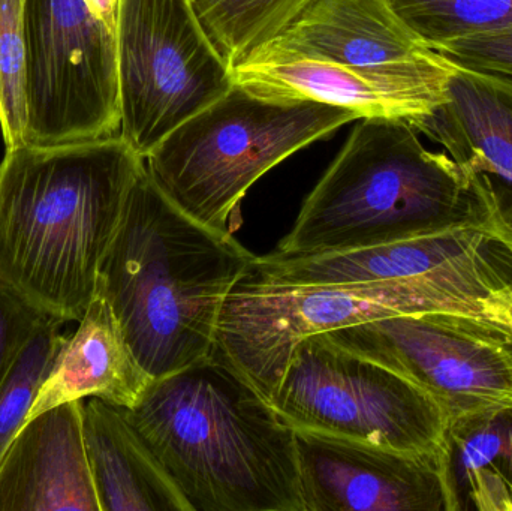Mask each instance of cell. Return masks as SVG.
Masks as SVG:
<instances>
[{
    "mask_svg": "<svg viewBox=\"0 0 512 511\" xmlns=\"http://www.w3.org/2000/svg\"><path fill=\"white\" fill-rule=\"evenodd\" d=\"M119 134L6 147L0 162V284L60 323H78L138 174Z\"/></svg>",
    "mask_w": 512,
    "mask_h": 511,
    "instance_id": "6da1fadb",
    "label": "cell"
},
{
    "mask_svg": "<svg viewBox=\"0 0 512 511\" xmlns=\"http://www.w3.org/2000/svg\"><path fill=\"white\" fill-rule=\"evenodd\" d=\"M255 258L233 234L179 209L144 167L96 294L113 309L144 371L159 380L212 356L225 302Z\"/></svg>",
    "mask_w": 512,
    "mask_h": 511,
    "instance_id": "7a4b0ae2",
    "label": "cell"
},
{
    "mask_svg": "<svg viewBox=\"0 0 512 511\" xmlns=\"http://www.w3.org/2000/svg\"><path fill=\"white\" fill-rule=\"evenodd\" d=\"M125 413L191 511H304L294 429L216 351Z\"/></svg>",
    "mask_w": 512,
    "mask_h": 511,
    "instance_id": "3957f363",
    "label": "cell"
},
{
    "mask_svg": "<svg viewBox=\"0 0 512 511\" xmlns=\"http://www.w3.org/2000/svg\"><path fill=\"white\" fill-rule=\"evenodd\" d=\"M360 120L274 254L352 251L471 225L507 234L484 174L426 149L408 120Z\"/></svg>",
    "mask_w": 512,
    "mask_h": 511,
    "instance_id": "277c9868",
    "label": "cell"
},
{
    "mask_svg": "<svg viewBox=\"0 0 512 511\" xmlns=\"http://www.w3.org/2000/svg\"><path fill=\"white\" fill-rule=\"evenodd\" d=\"M360 120L316 101L230 92L177 126L144 158L153 182L191 218L234 234L240 204L265 173L313 141Z\"/></svg>",
    "mask_w": 512,
    "mask_h": 511,
    "instance_id": "5b68a950",
    "label": "cell"
},
{
    "mask_svg": "<svg viewBox=\"0 0 512 511\" xmlns=\"http://www.w3.org/2000/svg\"><path fill=\"white\" fill-rule=\"evenodd\" d=\"M268 402L295 431L412 455L441 456L450 423L421 387L322 333L298 342Z\"/></svg>",
    "mask_w": 512,
    "mask_h": 511,
    "instance_id": "8992f818",
    "label": "cell"
},
{
    "mask_svg": "<svg viewBox=\"0 0 512 511\" xmlns=\"http://www.w3.org/2000/svg\"><path fill=\"white\" fill-rule=\"evenodd\" d=\"M251 276L285 285L411 281L445 312L512 326V242L495 227H454L369 248L256 257Z\"/></svg>",
    "mask_w": 512,
    "mask_h": 511,
    "instance_id": "52a82bcc",
    "label": "cell"
},
{
    "mask_svg": "<svg viewBox=\"0 0 512 511\" xmlns=\"http://www.w3.org/2000/svg\"><path fill=\"white\" fill-rule=\"evenodd\" d=\"M120 137L146 158L234 86L191 0H119Z\"/></svg>",
    "mask_w": 512,
    "mask_h": 511,
    "instance_id": "ba28073f",
    "label": "cell"
},
{
    "mask_svg": "<svg viewBox=\"0 0 512 511\" xmlns=\"http://www.w3.org/2000/svg\"><path fill=\"white\" fill-rule=\"evenodd\" d=\"M119 132L116 32L84 0H27L24 143H80Z\"/></svg>",
    "mask_w": 512,
    "mask_h": 511,
    "instance_id": "9c48e42d",
    "label": "cell"
},
{
    "mask_svg": "<svg viewBox=\"0 0 512 511\" xmlns=\"http://www.w3.org/2000/svg\"><path fill=\"white\" fill-rule=\"evenodd\" d=\"M436 399L448 417L512 407V326L457 312H420L322 333Z\"/></svg>",
    "mask_w": 512,
    "mask_h": 511,
    "instance_id": "30bf717a",
    "label": "cell"
},
{
    "mask_svg": "<svg viewBox=\"0 0 512 511\" xmlns=\"http://www.w3.org/2000/svg\"><path fill=\"white\" fill-rule=\"evenodd\" d=\"M454 65L436 53L387 65H340L265 45L233 69L234 83L265 98L316 101L364 117L412 120L445 101Z\"/></svg>",
    "mask_w": 512,
    "mask_h": 511,
    "instance_id": "8fae6325",
    "label": "cell"
},
{
    "mask_svg": "<svg viewBox=\"0 0 512 511\" xmlns=\"http://www.w3.org/2000/svg\"><path fill=\"white\" fill-rule=\"evenodd\" d=\"M295 443L304 511H450L441 456L306 431Z\"/></svg>",
    "mask_w": 512,
    "mask_h": 511,
    "instance_id": "7c38bea8",
    "label": "cell"
},
{
    "mask_svg": "<svg viewBox=\"0 0 512 511\" xmlns=\"http://www.w3.org/2000/svg\"><path fill=\"white\" fill-rule=\"evenodd\" d=\"M83 402L57 405L24 423L0 462V511H101Z\"/></svg>",
    "mask_w": 512,
    "mask_h": 511,
    "instance_id": "4fadbf2b",
    "label": "cell"
},
{
    "mask_svg": "<svg viewBox=\"0 0 512 511\" xmlns=\"http://www.w3.org/2000/svg\"><path fill=\"white\" fill-rule=\"evenodd\" d=\"M409 123L489 179L512 240V78L454 65L445 101Z\"/></svg>",
    "mask_w": 512,
    "mask_h": 511,
    "instance_id": "5bb4252c",
    "label": "cell"
},
{
    "mask_svg": "<svg viewBox=\"0 0 512 511\" xmlns=\"http://www.w3.org/2000/svg\"><path fill=\"white\" fill-rule=\"evenodd\" d=\"M152 381L132 353L113 309L96 294L77 330L63 336L26 422L57 405L87 398L134 408Z\"/></svg>",
    "mask_w": 512,
    "mask_h": 511,
    "instance_id": "9a60e30c",
    "label": "cell"
},
{
    "mask_svg": "<svg viewBox=\"0 0 512 511\" xmlns=\"http://www.w3.org/2000/svg\"><path fill=\"white\" fill-rule=\"evenodd\" d=\"M267 45L361 68L432 51L394 14L387 0H313Z\"/></svg>",
    "mask_w": 512,
    "mask_h": 511,
    "instance_id": "2e32d148",
    "label": "cell"
},
{
    "mask_svg": "<svg viewBox=\"0 0 512 511\" xmlns=\"http://www.w3.org/2000/svg\"><path fill=\"white\" fill-rule=\"evenodd\" d=\"M83 434L101 511H191L125 408L84 401Z\"/></svg>",
    "mask_w": 512,
    "mask_h": 511,
    "instance_id": "e0dca14e",
    "label": "cell"
},
{
    "mask_svg": "<svg viewBox=\"0 0 512 511\" xmlns=\"http://www.w3.org/2000/svg\"><path fill=\"white\" fill-rule=\"evenodd\" d=\"M441 464L450 511H512V407L451 419Z\"/></svg>",
    "mask_w": 512,
    "mask_h": 511,
    "instance_id": "ac0fdd59",
    "label": "cell"
},
{
    "mask_svg": "<svg viewBox=\"0 0 512 511\" xmlns=\"http://www.w3.org/2000/svg\"><path fill=\"white\" fill-rule=\"evenodd\" d=\"M313 0H191L225 62L236 68L282 35Z\"/></svg>",
    "mask_w": 512,
    "mask_h": 511,
    "instance_id": "d6986e66",
    "label": "cell"
},
{
    "mask_svg": "<svg viewBox=\"0 0 512 511\" xmlns=\"http://www.w3.org/2000/svg\"><path fill=\"white\" fill-rule=\"evenodd\" d=\"M426 45H439L512 27V0H387Z\"/></svg>",
    "mask_w": 512,
    "mask_h": 511,
    "instance_id": "ffe728a7",
    "label": "cell"
},
{
    "mask_svg": "<svg viewBox=\"0 0 512 511\" xmlns=\"http://www.w3.org/2000/svg\"><path fill=\"white\" fill-rule=\"evenodd\" d=\"M62 326L54 318H45L0 387V462L26 423L33 399L50 372L65 336L60 333Z\"/></svg>",
    "mask_w": 512,
    "mask_h": 511,
    "instance_id": "44dd1931",
    "label": "cell"
},
{
    "mask_svg": "<svg viewBox=\"0 0 512 511\" xmlns=\"http://www.w3.org/2000/svg\"><path fill=\"white\" fill-rule=\"evenodd\" d=\"M0 129L5 147L26 141L27 0H0Z\"/></svg>",
    "mask_w": 512,
    "mask_h": 511,
    "instance_id": "7402d4cb",
    "label": "cell"
},
{
    "mask_svg": "<svg viewBox=\"0 0 512 511\" xmlns=\"http://www.w3.org/2000/svg\"><path fill=\"white\" fill-rule=\"evenodd\" d=\"M433 51L460 68L512 78V27L456 39Z\"/></svg>",
    "mask_w": 512,
    "mask_h": 511,
    "instance_id": "603a6c76",
    "label": "cell"
},
{
    "mask_svg": "<svg viewBox=\"0 0 512 511\" xmlns=\"http://www.w3.org/2000/svg\"><path fill=\"white\" fill-rule=\"evenodd\" d=\"M47 315L0 284V387Z\"/></svg>",
    "mask_w": 512,
    "mask_h": 511,
    "instance_id": "cb8c5ba5",
    "label": "cell"
},
{
    "mask_svg": "<svg viewBox=\"0 0 512 511\" xmlns=\"http://www.w3.org/2000/svg\"><path fill=\"white\" fill-rule=\"evenodd\" d=\"M89 6L90 11L101 18L107 26L116 32L117 8H119V0H84Z\"/></svg>",
    "mask_w": 512,
    "mask_h": 511,
    "instance_id": "d4e9b609",
    "label": "cell"
}]
</instances>
